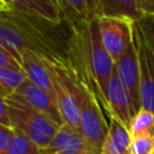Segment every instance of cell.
<instances>
[{"label":"cell","mask_w":154,"mask_h":154,"mask_svg":"<svg viewBox=\"0 0 154 154\" xmlns=\"http://www.w3.org/2000/svg\"><path fill=\"white\" fill-rule=\"evenodd\" d=\"M41 154H100L83 136L82 134L64 124L48 147L41 149Z\"/></svg>","instance_id":"cell-8"},{"label":"cell","mask_w":154,"mask_h":154,"mask_svg":"<svg viewBox=\"0 0 154 154\" xmlns=\"http://www.w3.org/2000/svg\"><path fill=\"white\" fill-rule=\"evenodd\" d=\"M129 132L131 137L143 134H154V112L141 108L132 117L129 126Z\"/></svg>","instance_id":"cell-15"},{"label":"cell","mask_w":154,"mask_h":154,"mask_svg":"<svg viewBox=\"0 0 154 154\" xmlns=\"http://www.w3.org/2000/svg\"><path fill=\"white\" fill-rule=\"evenodd\" d=\"M152 154H154V153H152Z\"/></svg>","instance_id":"cell-21"},{"label":"cell","mask_w":154,"mask_h":154,"mask_svg":"<svg viewBox=\"0 0 154 154\" xmlns=\"http://www.w3.org/2000/svg\"><path fill=\"white\" fill-rule=\"evenodd\" d=\"M42 57V55H41ZM47 65L54 85L55 101L64 123L79 131V89L73 70L67 63L48 57H42Z\"/></svg>","instance_id":"cell-1"},{"label":"cell","mask_w":154,"mask_h":154,"mask_svg":"<svg viewBox=\"0 0 154 154\" xmlns=\"http://www.w3.org/2000/svg\"><path fill=\"white\" fill-rule=\"evenodd\" d=\"M1 6H5L7 8H11L20 14L58 25L63 18L60 7L58 5V1L52 0H10L0 1Z\"/></svg>","instance_id":"cell-9"},{"label":"cell","mask_w":154,"mask_h":154,"mask_svg":"<svg viewBox=\"0 0 154 154\" xmlns=\"http://www.w3.org/2000/svg\"><path fill=\"white\" fill-rule=\"evenodd\" d=\"M114 69V60L106 51L99 28L97 17L89 22V47H88V70L95 85L96 95L101 105L107 106V91L111 75Z\"/></svg>","instance_id":"cell-4"},{"label":"cell","mask_w":154,"mask_h":154,"mask_svg":"<svg viewBox=\"0 0 154 154\" xmlns=\"http://www.w3.org/2000/svg\"><path fill=\"white\" fill-rule=\"evenodd\" d=\"M129 17L135 22L144 18L138 0H97V17Z\"/></svg>","instance_id":"cell-13"},{"label":"cell","mask_w":154,"mask_h":154,"mask_svg":"<svg viewBox=\"0 0 154 154\" xmlns=\"http://www.w3.org/2000/svg\"><path fill=\"white\" fill-rule=\"evenodd\" d=\"M154 153V134H143L131 137L130 154Z\"/></svg>","instance_id":"cell-17"},{"label":"cell","mask_w":154,"mask_h":154,"mask_svg":"<svg viewBox=\"0 0 154 154\" xmlns=\"http://www.w3.org/2000/svg\"><path fill=\"white\" fill-rule=\"evenodd\" d=\"M131 135L129 130L114 118L109 117L108 132L102 154H130Z\"/></svg>","instance_id":"cell-12"},{"label":"cell","mask_w":154,"mask_h":154,"mask_svg":"<svg viewBox=\"0 0 154 154\" xmlns=\"http://www.w3.org/2000/svg\"><path fill=\"white\" fill-rule=\"evenodd\" d=\"M0 125L11 128V118L8 113V106L5 99H0Z\"/></svg>","instance_id":"cell-20"},{"label":"cell","mask_w":154,"mask_h":154,"mask_svg":"<svg viewBox=\"0 0 154 154\" xmlns=\"http://www.w3.org/2000/svg\"><path fill=\"white\" fill-rule=\"evenodd\" d=\"M20 55H22V66L28 79L38 88L47 91L55 100L54 85L51 77V72L47 65L45 64L42 57L29 49H23L20 52Z\"/></svg>","instance_id":"cell-11"},{"label":"cell","mask_w":154,"mask_h":154,"mask_svg":"<svg viewBox=\"0 0 154 154\" xmlns=\"http://www.w3.org/2000/svg\"><path fill=\"white\" fill-rule=\"evenodd\" d=\"M75 76L79 89V132L100 154H102V148L108 132V125L106 124V119L103 117L101 102L94 90L87 83L81 81L76 73Z\"/></svg>","instance_id":"cell-3"},{"label":"cell","mask_w":154,"mask_h":154,"mask_svg":"<svg viewBox=\"0 0 154 154\" xmlns=\"http://www.w3.org/2000/svg\"><path fill=\"white\" fill-rule=\"evenodd\" d=\"M0 67H13V69H23L20 61L7 52L5 48L0 46Z\"/></svg>","instance_id":"cell-18"},{"label":"cell","mask_w":154,"mask_h":154,"mask_svg":"<svg viewBox=\"0 0 154 154\" xmlns=\"http://www.w3.org/2000/svg\"><path fill=\"white\" fill-rule=\"evenodd\" d=\"M117 73L120 82L123 83L131 103L132 117L141 109V96H140V64L138 53L132 41L125 52L114 63Z\"/></svg>","instance_id":"cell-6"},{"label":"cell","mask_w":154,"mask_h":154,"mask_svg":"<svg viewBox=\"0 0 154 154\" xmlns=\"http://www.w3.org/2000/svg\"><path fill=\"white\" fill-rule=\"evenodd\" d=\"M106 111L108 113V118L109 117L114 118L129 130V126L132 119L131 103H130L129 95L123 83L119 79V76L116 70V65L111 75L109 84H108Z\"/></svg>","instance_id":"cell-10"},{"label":"cell","mask_w":154,"mask_h":154,"mask_svg":"<svg viewBox=\"0 0 154 154\" xmlns=\"http://www.w3.org/2000/svg\"><path fill=\"white\" fill-rule=\"evenodd\" d=\"M12 135H13V128L0 125V154L7 153Z\"/></svg>","instance_id":"cell-19"},{"label":"cell","mask_w":154,"mask_h":154,"mask_svg":"<svg viewBox=\"0 0 154 154\" xmlns=\"http://www.w3.org/2000/svg\"><path fill=\"white\" fill-rule=\"evenodd\" d=\"M5 100L8 106L11 128L24 134L40 149L48 147L61 126H58L49 118L14 96Z\"/></svg>","instance_id":"cell-2"},{"label":"cell","mask_w":154,"mask_h":154,"mask_svg":"<svg viewBox=\"0 0 154 154\" xmlns=\"http://www.w3.org/2000/svg\"><path fill=\"white\" fill-rule=\"evenodd\" d=\"M97 20L102 43L116 63L134 41L135 20L114 16H100Z\"/></svg>","instance_id":"cell-5"},{"label":"cell","mask_w":154,"mask_h":154,"mask_svg":"<svg viewBox=\"0 0 154 154\" xmlns=\"http://www.w3.org/2000/svg\"><path fill=\"white\" fill-rule=\"evenodd\" d=\"M26 79L23 69L0 67V99H7L14 94Z\"/></svg>","instance_id":"cell-14"},{"label":"cell","mask_w":154,"mask_h":154,"mask_svg":"<svg viewBox=\"0 0 154 154\" xmlns=\"http://www.w3.org/2000/svg\"><path fill=\"white\" fill-rule=\"evenodd\" d=\"M6 154H41V149L24 134L13 129V135Z\"/></svg>","instance_id":"cell-16"},{"label":"cell","mask_w":154,"mask_h":154,"mask_svg":"<svg viewBox=\"0 0 154 154\" xmlns=\"http://www.w3.org/2000/svg\"><path fill=\"white\" fill-rule=\"evenodd\" d=\"M11 96H14L24 101L25 103H28L29 106H31L32 108H35L36 111L49 118L58 126H63L65 124L55 100L47 91L38 88L29 79H26L20 85V88Z\"/></svg>","instance_id":"cell-7"}]
</instances>
